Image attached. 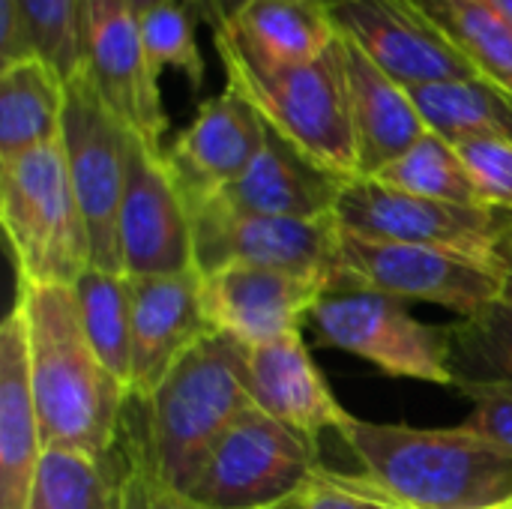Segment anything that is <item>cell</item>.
I'll list each match as a JSON object with an SVG mask.
<instances>
[{"label":"cell","mask_w":512,"mask_h":509,"mask_svg":"<svg viewBox=\"0 0 512 509\" xmlns=\"http://www.w3.org/2000/svg\"><path fill=\"white\" fill-rule=\"evenodd\" d=\"M12 306L24 318L45 450L111 459L132 396L90 345L75 291L69 285H18Z\"/></svg>","instance_id":"6da1fadb"},{"label":"cell","mask_w":512,"mask_h":509,"mask_svg":"<svg viewBox=\"0 0 512 509\" xmlns=\"http://www.w3.org/2000/svg\"><path fill=\"white\" fill-rule=\"evenodd\" d=\"M135 405L141 408L138 426L129 432L156 477L186 495L219 438L252 408L246 348L222 333H207Z\"/></svg>","instance_id":"7a4b0ae2"},{"label":"cell","mask_w":512,"mask_h":509,"mask_svg":"<svg viewBox=\"0 0 512 509\" xmlns=\"http://www.w3.org/2000/svg\"><path fill=\"white\" fill-rule=\"evenodd\" d=\"M339 438L405 507L498 509L512 501V462L462 426L420 429L351 417Z\"/></svg>","instance_id":"3957f363"},{"label":"cell","mask_w":512,"mask_h":509,"mask_svg":"<svg viewBox=\"0 0 512 509\" xmlns=\"http://www.w3.org/2000/svg\"><path fill=\"white\" fill-rule=\"evenodd\" d=\"M0 222L18 285H75L90 237L60 141L0 159Z\"/></svg>","instance_id":"277c9868"},{"label":"cell","mask_w":512,"mask_h":509,"mask_svg":"<svg viewBox=\"0 0 512 509\" xmlns=\"http://www.w3.org/2000/svg\"><path fill=\"white\" fill-rule=\"evenodd\" d=\"M216 51L228 84L258 108L267 126L327 171L345 180L360 177L342 36L318 60L285 69H252L231 51Z\"/></svg>","instance_id":"5b68a950"},{"label":"cell","mask_w":512,"mask_h":509,"mask_svg":"<svg viewBox=\"0 0 512 509\" xmlns=\"http://www.w3.org/2000/svg\"><path fill=\"white\" fill-rule=\"evenodd\" d=\"M327 348L348 351L378 372L432 387H456L453 327L426 324L408 303L339 273L309 318Z\"/></svg>","instance_id":"8992f818"},{"label":"cell","mask_w":512,"mask_h":509,"mask_svg":"<svg viewBox=\"0 0 512 509\" xmlns=\"http://www.w3.org/2000/svg\"><path fill=\"white\" fill-rule=\"evenodd\" d=\"M315 468L318 447L252 405L210 450L186 498L198 509H279Z\"/></svg>","instance_id":"52a82bcc"},{"label":"cell","mask_w":512,"mask_h":509,"mask_svg":"<svg viewBox=\"0 0 512 509\" xmlns=\"http://www.w3.org/2000/svg\"><path fill=\"white\" fill-rule=\"evenodd\" d=\"M132 132L102 102L87 69L66 81L60 147L69 180L90 237V264L123 270L120 261V204L126 189V156Z\"/></svg>","instance_id":"ba28073f"},{"label":"cell","mask_w":512,"mask_h":509,"mask_svg":"<svg viewBox=\"0 0 512 509\" xmlns=\"http://www.w3.org/2000/svg\"><path fill=\"white\" fill-rule=\"evenodd\" d=\"M339 264L342 273L375 291L393 294L405 303L417 300L450 309L459 321L504 297L501 261L459 249L372 240L342 231Z\"/></svg>","instance_id":"9c48e42d"},{"label":"cell","mask_w":512,"mask_h":509,"mask_svg":"<svg viewBox=\"0 0 512 509\" xmlns=\"http://www.w3.org/2000/svg\"><path fill=\"white\" fill-rule=\"evenodd\" d=\"M192 240L195 273H210L225 264L273 267L294 276L330 285L339 273V222L333 219H279L234 213L219 201H195Z\"/></svg>","instance_id":"30bf717a"},{"label":"cell","mask_w":512,"mask_h":509,"mask_svg":"<svg viewBox=\"0 0 512 509\" xmlns=\"http://www.w3.org/2000/svg\"><path fill=\"white\" fill-rule=\"evenodd\" d=\"M336 222L357 237L444 246L480 258H498L504 237L512 231V213L507 210L420 198L375 177H357L345 186Z\"/></svg>","instance_id":"8fae6325"},{"label":"cell","mask_w":512,"mask_h":509,"mask_svg":"<svg viewBox=\"0 0 512 509\" xmlns=\"http://www.w3.org/2000/svg\"><path fill=\"white\" fill-rule=\"evenodd\" d=\"M330 15L339 36L357 45L405 90L480 78L414 0H336L330 3Z\"/></svg>","instance_id":"7c38bea8"},{"label":"cell","mask_w":512,"mask_h":509,"mask_svg":"<svg viewBox=\"0 0 512 509\" xmlns=\"http://www.w3.org/2000/svg\"><path fill=\"white\" fill-rule=\"evenodd\" d=\"M117 237L126 276H180L195 270L189 204L165 165V153H153L138 135L129 138Z\"/></svg>","instance_id":"4fadbf2b"},{"label":"cell","mask_w":512,"mask_h":509,"mask_svg":"<svg viewBox=\"0 0 512 509\" xmlns=\"http://www.w3.org/2000/svg\"><path fill=\"white\" fill-rule=\"evenodd\" d=\"M84 69L117 120L153 153H165L159 78L144 57L138 15L123 0H84Z\"/></svg>","instance_id":"5bb4252c"},{"label":"cell","mask_w":512,"mask_h":509,"mask_svg":"<svg viewBox=\"0 0 512 509\" xmlns=\"http://www.w3.org/2000/svg\"><path fill=\"white\" fill-rule=\"evenodd\" d=\"M198 276L210 330L240 342L243 348L303 333L315 303L327 291L318 279L255 264H225Z\"/></svg>","instance_id":"9a60e30c"},{"label":"cell","mask_w":512,"mask_h":509,"mask_svg":"<svg viewBox=\"0 0 512 509\" xmlns=\"http://www.w3.org/2000/svg\"><path fill=\"white\" fill-rule=\"evenodd\" d=\"M267 141V123L237 90L201 102L192 123L165 147V165L174 174L186 204L207 201L240 180Z\"/></svg>","instance_id":"2e32d148"},{"label":"cell","mask_w":512,"mask_h":509,"mask_svg":"<svg viewBox=\"0 0 512 509\" xmlns=\"http://www.w3.org/2000/svg\"><path fill=\"white\" fill-rule=\"evenodd\" d=\"M210 330L201 306V276H132V381L129 393L144 402L171 366Z\"/></svg>","instance_id":"e0dca14e"},{"label":"cell","mask_w":512,"mask_h":509,"mask_svg":"<svg viewBox=\"0 0 512 509\" xmlns=\"http://www.w3.org/2000/svg\"><path fill=\"white\" fill-rule=\"evenodd\" d=\"M246 390L258 411L285 423L315 447L327 429L339 435L351 423V414L315 366L303 333L246 348Z\"/></svg>","instance_id":"ac0fdd59"},{"label":"cell","mask_w":512,"mask_h":509,"mask_svg":"<svg viewBox=\"0 0 512 509\" xmlns=\"http://www.w3.org/2000/svg\"><path fill=\"white\" fill-rule=\"evenodd\" d=\"M267 123V120H264ZM351 180L327 171L273 126L249 171L228 189L213 195L222 207L252 216L279 219H333L339 198Z\"/></svg>","instance_id":"d6986e66"},{"label":"cell","mask_w":512,"mask_h":509,"mask_svg":"<svg viewBox=\"0 0 512 509\" xmlns=\"http://www.w3.org/2000/svg\"><path fill=\"white\" fill-rule=\"evenodd\" d=\"M339 39L330 6L321 0H252L213 30L216 48L252 69H285L318 60Z\"/></svg>","instance_id":"ffe728a7"},{"label":"cell","mask_w":512,"mask_h":509,"mask_svg":"<svg viewBox=\"0 0 512 509\" xmlns=\"http://www.w3.org/2000/svg\"><path fill=\"white\" fill-rule=\"evenodd\" d=\"M45 456L30 387L24 318L12 306L0 327V509H27Z\"/></svg>","instance_id":"44dd1931"},{"label":"cell","mask_w":512,"mask_h":509,"mask_svg":"<svg viewBox=\"0 0 512 509\" xmlns=\"http://www.w3.org/2000/svg\"><path fill=\"white\" fill-rule=\"evenodd\" d=\"M348 93H351V120L360 177H375L393 159L408 153L426 132L411 93L381 72L357 45L342 39Z\"/></svg>","instance_id":"7402d4cb"},{"label":"cell","mask_w":512,"mask_h":509,"mask_svg":"<svg viewBox=\"0 0 512 509\" xmlns=\"http://www.w3.org/2000/svg\"><path fill=\"white\" fill-rule=\"evenodd\" d=\"M66 81L42 57L0 72V159L60 141Z\"/></svg>","instance_id":"603a6c76"},{"label":"cell","mask_w":512,"mask_h":509,"mask_svg":"<svg viewBox=\"0 0 512 509\" xmlns=\"http://www.w3.org/2000/svg\"><path fill=\"white\" fill-rule=\"evenodd\" d=\"M429 132L450 144L465 138L512 141V96L486 78L444 81L408 90Z\"/></svg>","instance_id":"cb8c5ba5"},{"label":"cell","mask_w":512,"mask_h":509,"mask_svg":"<svg viewBox=\"0 0 512 509\" xmlns=\"http://www.w3.org/2000/svg\"><path fill=\"white\" fill-rule=\"evenodd\" d=\"M480 78L512 96V24L489 0H414Z\"/></svg>","instance_id":"d4e9b609"},{"label":"cell","mask_w":512,"mask_h":509,"mask_svg":"<svg viewBox=\"0 0 512 509\" xmlns=\"http://www.w3.org/2000/svg\"><path fill=\"white\" fill-rule=\"evenodd\" d=\"M84 333L102 363L126 384L132 381V276L90 267L72 285ZM132 396V393H129Z\"/></svg>","instance_id":"484cf974"},{"label":"cell","mask_w":512,"mask_h":509,"mask_svg":"<svg viewBox=\"0 0 512 509\" xmlns=\"http://www.w3.org/2000/svg\"><path fill=\"white\" fill-rule=\"evenodd\" d=\"M126 471L111 459L45 450L27 509H126Z\"/></svg>","instance_id":"4316f807"},{"label":"cell","mask_w":512,"mask_h":509,"mask_svg":"<svg viewBox=\"0 0 512 509\" xmlns=\"http://www.w3.org/2000/svg\"><path fill=\"white\" fill-rule=\"evenodd\" d=\"M375 180L420 195V198H438L453 204H483L456 144L447 138L426 132L408 153L393 159L387 168L375 174Z\"/></svg>","instance_id":"83f0119b"},{"label":"cell","mask_w":512,"mask_h":509,"mask_svg":"<svg viewBox=\"0 0 512 509\" xmlns=\"http://www.w3.org/2000/svg\"><path fill=\"white\" fill-rule=\"evenodd\" d=\"M453 372L456 384H512L510 297L453 324Z\"/></svg>","instance_id":"f1b7e54d"},{"label":"cell","mask_w":512,"mask_h":509,"mask_svg":"<svg viewBox=\"0 0 512 509\" xmlns=\"http://www.w3.org/2000/svg\"><path fill=\"white\" fill-rule=\"evenodd\" d=\"M198 21H204V15L195 0H165L138 15L144 57L156 78L165 69H177L192 90L204 87V57L195 39Z\"/></svg>","instance_id":"f546056e"},{"label":"cell","mask_w":512,"mask_h":509,"mask_svg":"<svg viewBox=\"0 0 512 509\" xmlns=\"http://www.w3.org/2000/svg\"><path fill=\"white\" fill-rule=\"evenodd\" d=\"M33 54L69 81L84 69V0H12Z\"/></svg>","instance_id":"4dcf8cb0"},{"label":"cell","mask_w":512,"mask_h":509,"mask_svg":"<svg viewBox=\"0 0 512 509\" xmlns=\"http://www.w3.org/2000/svg\"><path fill=\"white\" fill-rule=\"evenodd\" d=\"M279 509H411L399 504L384 486L369 474H342L330 468H315L306 486Z\"/></svg>","instance_id":"1f68e13d"},{"label":"cell","mask_w":512,"mask_h":509,"mask_svg":"<svg viewBox=\"0 0 512 509\" xmlns=\"http://www.w3.org/2000/svg\"><path fill=\"white\" fill-rule=\"evenodd\" d=\"M456 150L483 198V204L512 213V141L507 138H465Z\"/></svg>","instance_id":"d6a6232c"},{"label":"cell","mask_w":512,"mask_h":509,"mask_svg":"<svg viewBox=\"0 0 512 509\" xmlns=\"http://www.w3.org/2000/svg\"><path fill=\"white\" fill-rule=\"evenodd\" d=\"M456 390L471 402L462 429L512 462V384H456Z\"/></svg>","instance_id":"836d02e7"},{"label":"cell","mask_w":512,"mask_h":509,"mask_svg":"<svg viewBox=\"0 0 512 509\" xmlns=\"http://www.w3.org/2000/svg\"><path fill=\"white\" fill-rule=\"evenodd\" d=\"M123 435H126V450H123V459H126V509H198L183 492L171 489L168 483H162L156 477V471L150 468L138 438L123 426Z\"/></svg>","instance_id":"e575fe53"},{"label":"cell","mask_w":512,"mask_h":509,"mask_svg":"<svg viewBox=\"0 0 512 509\" xmlns=\"http://www.w3.org/2000/svg\"><path fill=\"white\" fill-rule=\"evenodd\" d=\"M246 3L252 0H204V21L210 24V30H219L222 24H228ZM321 3H336V0H321Z\"/></svg>","instance_id":"d590c367"},{"label":"cell","mask_w":512,"mask_h":509,"mask_svg":"<svg viewBox=\"0 0 512 509\" xmlns=\"http://www.w3.org/2000/svg\"><path fill=\"white\" fill-rule=\"evenodd\" d=\"M498 261L504 267V297L512 300V231L504 237V243L498 249Z\"/></svg>","instance_id":"8d00e7d4"},{"label":"cell","mask_w":512,"mask_h":509,"mask_svg":"<svg viewBox=\"0 0 512 509\" xmlns=\"http://www.w3.org/2000/svg\"><path fill=\"white\" fill-rule=\"evenodd\" d=\"M135 15H144L147 9H153V6H159V3H165V0H123ZM198 3V9H201V15H204V0H195Z\"/></svg>","instance_id":"74e56055"},{"label":"cell","mask_w":512,"mask_h":509,"mask_svg":"<svg viewBox=\"0 0 512 509\" xmlns=\"http://www.w3.org/2000/svg\"><path fill=\"white\" fill-rule=\"evenodd\" d=\"M489 3H492V6H495V9L512 24V0H489Z\"/></svg>","instance_id":"f35d334b"},{"label":"cell","mask_w":512,"mask_h":509,"mask_svg":"<svg viewBox=\"0 0 512 509\" xmlns=\"http://www.w3.org/2000/svg\"><path fill=\"white\" fill-rule=\"evenodd\" d=\"M501 509H512V501H510V504H504V507H501Z\"/></svg>","instance_id":"ab89813d"},{"label":"cell","mask_w":512,"mask_h":509,"mask_svg":"<svg viewBox=\"0 0 512 509\" xmlns=\"http://www.w3.org/2000/svg\"><path fill=\"white\" fill-rule=\"evenodd\" d=\"M498 509H501V507H498Z\"/></svg>","instance_id":"60d3db41"}]
</instances>
